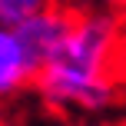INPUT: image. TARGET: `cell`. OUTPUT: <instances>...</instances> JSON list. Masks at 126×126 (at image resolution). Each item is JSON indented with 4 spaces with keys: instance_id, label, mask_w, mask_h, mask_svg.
<instances>
[{
    "instance_id": "cell-5",
    "label": "cell",
    "mask_w": 126,
    "mask_h": 126,
    "mask_svg": "<svg viewBox=\"0 0 126 126\" xmlns=\"http://www.w3.org/2000/svg\"><path fill=\"white\" fill-rule=\"evenodd\" d=\"M113 3H120V0H70L66 7H73V10H110Z\"/></svg>"
},
{
    "instance_id": "cell-6",
    "label": "cell",
    "mask_w": 126,
    "mask_h": 126,
    "mask_svg": "<svg viewBox=\"0 0 126 126\" xmlns=\"http://www.w3.org/2000/svg\"><path fill=\"white\" fill-rule=\"evenodd\" d=\"M0 123H3V110H0Z\"/></svg>"
},
{
    "instance_id": "cell-3",
    "label": "cell",
    "mask_w": 126,
    "mask_h": 126,
    "mask_svg": "<svg viewBox=\"0 0 126 126\" xmlns=\"http://www.w3.org/2000/svg\"><path fill=\"white\" fill-rule=\"evenodd\" d=\"M33 80V70L30 63H27L23 50H20L17 43V33H13V27L0 23V96H10L17 93L23 83Z\"/></svg>"
},
{
    "instance_id": "cell-4",
    "label": "cell",
    "mask_w": 126,
    "mask_h": 126,
    "mask_svg": "<svg viewBox=\"0 0 126 126\" xmlns=\"http://www.w3.org/2000/svg\"><path fill=\"white\" fill-rule=\"evenodd\" d=\"M50 3H57V0H0V23L13 27L23 17H30V13L47 10Z\"/></svg>"
},
{
    "instance_id": "cell-8",
    "label": "cell",
    "mask_w": 126,
    "mask_h": 126,
    "mask_svg": "<svg viewBox=\"0 0 126 126\" xmlns=\"http://www.w3.org/2000/svg\"><path fill=\"white\" fill-rule=\"evenodd\" d=\"M123 3H126V0H123Z\"/></svg>"
},
{
    "instance_id": "cell-7",
    "label": "cell",
    "mask_w": 126,
    "mask_h": 126,
    "mask_svg": "<svg viewBox=\"0 0 126 126\" xmlns=\"http://www.w3.org/2000/svg\"><path fill=\"white\" fill-rule=\"evenodd\" d=\"M123 43H126V33H123Z\"/></svg>"
},
{
    "instance_id": "cell-2",
    "label": "cell",
    "mask_w": 126,
    "mask_h": 126,
    "mask_svg": "<svg viewBox=\"0 0 126 126\" xmlns=\"http://www.w3.org/2000/svg\"><path fill=\"white\" fill-rule=\"evenodd\" d=\"M73 20H76L73 7L50 3L47 10H37V13H30V17H23L20 23H13L17 43H20V50H23L27 63H30L33 76L63 50L70 30H73Z\"/></svg>"
},
{
    "instance_id": "cell-1",
    "label": "cell",
    "mask_w": 126,
    "mask_h": 126,
    "mask_svg": "<svg viewBox=\"0 0 126 126\" xmlns=\"http://www.w3.org/2000/svg\"><path fill=\"white\" fill-rule=\"evenodd\" d=\"M123 47V23L110 10H76L63 50L33 76L53 106L103 110L113 100L110 63Z\"/></svg>"
}]
</instances>
